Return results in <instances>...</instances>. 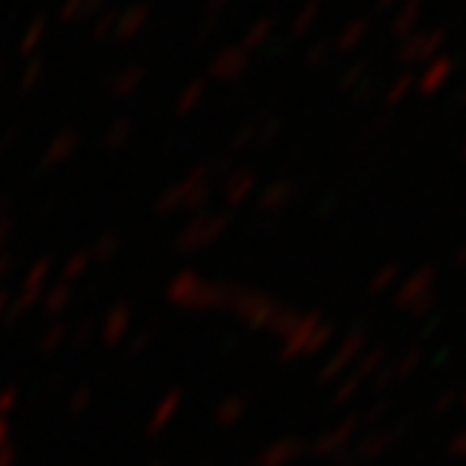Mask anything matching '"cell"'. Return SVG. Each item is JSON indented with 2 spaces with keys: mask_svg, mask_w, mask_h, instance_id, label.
<instances>
[{
  "mask_svg": "<svg viewBox=\"0 0 466 466\" xmlns=\"http://www.w3.org/2000/svg\"><path fill=\"white\" fill-rule=\"evenodd\" d=\"M449 43V34H445V27H433V31H415L412 36L400 39L398 57L400 66H412V64H431L436 55H440V48Z\"/></svg>",
  "mask_w": 466,
  "mask_h": 466,
  "instance_id": "6da1fadb",
  "label": "cell"
},
{
  "mask_svg": "<svg viewBox=\"0 0 466 466\" xmlns=\"http://www.w3.org/2000/svg\"><path fill=\"white\" fill-rule=\"evenodd\" d=\"M454 66H458L454 57H433L424 66V73L415 78V91L421 96H433L436 91H442V85H449V78L454 76Z\"/></svg>",
  "mask_w": 466,
  "mask_h": 466,
  "instance_id": "7a4b0ae2",
  "label": "cell"
},
{
  "mask_svg": "<svg viewBox=\"0 0 466 466\" xmlns=\"http://www.w3.org/2000/svg\"><path fill=\"white\" fill-rule=\"evenodd\" d=\"M419 22H421V6L400 4V13L394 15V22H391V34L398 36V39L412 36L415 31H419Z\"/></svg>",
  "mask_w": 466,
  "mask_h": 466,
  "instance_id": "3957f363",
  "label": "cell"
},
{
  "mask_svg": "<svg viewBox=\"0 0 466 466\" xmlns=\"http://www.w3.org/2000/svg\"><path fill=\"white\" fill-rule=\"evenodd\" d=\"M415 91V76L412 73H400L394 82L389 85V91H385V103L389 106H398L400 100H406V94Z\"/></svg>",
  "mask_w": 466,
  "mask_h": 466,
  "instance_id": "277c9868",
  "label": "cell"
},
{
  "mask_svg": "<svg viewBox=\"0 0 466 466\" xmlns=\"http://www.w3.org/2000/svg\"><path fill=\"white\" fill-rule=\"evenodd\" d=\"M364 36H367V22H364V18H355V22L346 27L343 36H340V48H343V52H350V48L359 46Z\"/></svg>",
  "mask_w": 466,
  "mask_h": 466,
  "instance_id": "5b68a950",
  "label": "cell"
},
{
  "mask_svg": "<svg viewBox=\"0 0 466 466\" xmlns=\"http://www.w3.org/2000/svg\"><path fill=\"white\" fill-rule=\"evenodd\" d=\"M364 73H367V64H355V66H350V73L343 76V87L350 91V87H355L364 78Z\"/></svg>",
  "mask_w": 466,
  "mask_h": 466,
  "instance_id": "8992f818",
  "label": "cell"
},
{
  "mask_svg": "<svg viewBox=\"0 0 466 466\" xmlns=\"http://www.w3.org/2000/svg\"><path fill=\"white\" fill-rule=\"evenodd\" d=\"M400 0H376V9H391V6H398Z\"/></svg>",
  "mask_w": 466,
  "mask_h": 466,
  "instance_id": "52a82bcc",
  "label": "cell"
},
{
  "mask_svg": "<svg viewBox=\"0 0 466 466\" xmlns=\"http://www.w3.org/2000/svg\"><path fill=\"white\" fill-rule=\"evenodd\" d=\"M403 4H415V6H421V4H424V0H403Z\"/></svg>",
  "mask_w": 466,
  "mask_h": 466,
  "instance_id": "ba28073f",
  "label": "cell"
},
{
  "mask_svg": "<svg viewBox=\"0 0 466 466\" xmlns=\"http://www.w3.org/2000/svg\"><path fill=\"white\" fill-rule=\"evenodd\" d=\"M461 103H466V85H463V94H461Z\"/></svg>",
  "mask_w": 466,
  "mask_h": 466,
  "instance_id": "9c48e42d",
  "label": "cell"
}]
</instances>
